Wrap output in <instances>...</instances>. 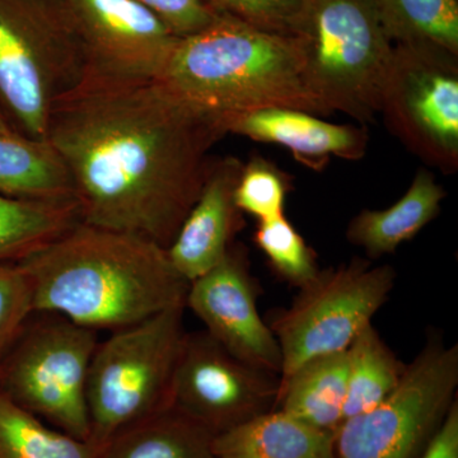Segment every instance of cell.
I'll use <instances>...</instances> for the list:
<instances>
[{"mask_svg":"<svg viewBox=\"0 0 458 458\" xmlns=\"http://www.w3.org/2000/svg\"><path fill=\"white\" fill-rule=\"evenodd\" d=\"M225 135L221 117L165 81L86 75L54 107L45 140L69 172L81 221L167 249Z\"/></svg>","mask_w":458,"mask_h":458,"instance_id":"obj_1","label":"cell"},{"mask_svg":"<svg viewBox=\"0 0 458 458\" xmlns=\"http://www.w3.org/2000/svg\"><path fill=\"white\" fill-rule=\"evenodd\" d=\"M18 264L31 282L35 313H55L96 331L185 307L190 285L165 247L83 222Z\"/></svg>","mask_w":458,"mask_h":458,"instance_id":"obj_2","label":"cell"},{"mask_svg":"<svg viewBox=\"0 0 458 458\" xmlns=\"http://www.w3.org/2000/svg\"><path fill=\"white\" fill-rule=\"evenodd\" d=\"M162 81L222 120L267 107L328 114L310 89L302 38L267 31L227 14L181 38Z\"/></svg>","mask_w":458,"mask_h":458,"instance_id":"obj_3","label":"cell"},{"mask_svg":"<svg viewBox=\"0 0 458 458\" xmlns=\"http://www.w3.org/2000/svg\"><path fill=\"white\" fill-rule=\"evenodd\" d=\"M86 71L62 0H0V111L18 134L45 140L54 107Z\"/></svg>","mask_w":458,"mask_h":458,"instance_id":"obj_4","label":"cell"},{"mask_svg":"<svg viewBox=\"0 0 458 458\" xmlns=\"http://www.w3.org/2000/svg\"><path fill=\"white\" fill-rule=\"evenodd\" d=\"M185 310H165L98 343L87 386L89 441L104 447L114 434L171 406Z\"/></svg>","mask_w":458,"mask_h":458,"instance_id":"obj_5","label":"cell"},{"mask_svg":"<svg viewBox=\"0 0 458 458\" xmlns=\"http://www.w3.org/2000/svg\"><path fill=\"white\" fill-rule=\"evenodd\" d=\"M98 343V331L33 313L0 360V391L51 427L89 441L87 386Z\"/></svg>","mask_w":458,"mask_h":458,"instance_id":"obj_6","label":"cell"},{"mask_svg":"<svg viewBox=\"0 0 458 458\" xmlns=\"http://www.w3.org/2000/svg\"><path fill=\"white\" fill-rule=\"evenodd\" d=\"M303 40L310 89L327 113L375 122L394 47L375 0H311Z\"/></svg>","mask_w":458,"mask_h":458,"instance_id":"obj_7","label":"cell"},{"mask_svg":"<svg viewBox=\"0 0 458 458\" xmlns=\"http://www.w3.org/2000/svg\"><path fill=\"white\" fill-rule=\"evenodd\" d=\"M458 346L430 335L400 384L375 408L344 421L336 458H418L457 400Z\"/></svg>","mask_w":458,"mask_h":458,"instance_id":"obj_8","label":"cell"},{"mask_svg":"<svg viewBox=\"0 0 458 458\" xmlns=\"http://www.w3.org/2000/svg\"><path fill=\"white\" fill-rule=\"evenodd\" d=\"M394 283L393 267H372L363 259L319 270L311 283L300 288L288 309L279 310L267 322L282 352L280 377L313 358L346 351L372 324Z\"/></svg>","mask_w":458,"mask_h":458,"instance_id":"obj_9","label":"cell"},{"mask_svg":"<svg viewBox=\"0 0 458 458\" xmlns=\"http://www.w3.org/2000/svg\"><path fill=\"white\" fill-rule=\"evenodd\" d=\"M378 114L401 143L445 174L458 168V55L433 45H394Z\"/></svg>","mask_w":458,"mask_h":458,"instance_id":"obj_10","label":"cell"},{"mask_svg":"<svg viewBox=\"0 0 458 458\" xmlns=\"http://www.w3.org/2000/svg\"><path fill=\"white\" fill-rule=\"evenodd\" d=\"M280 376L238 360L207 331L186 333L170 405L214 437L276 409Z\"/></svg>","mask_w":458,"mask_h":458,"instance_id":"obj_11","label":"cell"},{"mask_svg":"<svg viewBox=\"0 0 458 458\" xmlns=\"http://www.w3.org/2000/svg\"><path fill=\"white\" fill-rule=\"evenodd\" d=\"M62 2L82 47L86 75L164 80L181 38L153 12L135 0Z\"/></svg>","mask_w":458,"mask_h":458,"instance_id":"obj_12","label":"cell"},{"mask_svg":"<svg viewBox=\"0 0 458 458\" xmlns=\"http://www.w3.org/2000/svg\"><path fill=\"white\" fill-rule=\"evenodd\" d=\"M259 294L246 249L233 243L213 269L190 282L185 307L238 360L280 376L282 352L258 311Z\"/></svg>","mask_w":458,"mask_h":458,"instance_id":"obj_13","label":"cell"},{"mask_svg":"<svg viewBox=\"0 0 458 458\" xmlns=\"http://www.w3.org/2000/svg\"><path fill=\"white\" fill-rule=\"evenodd\" d=\"M243 164L236 157L213 158L200 194L167 247L174 269L192 282L227 255L245 227L234 191Z\"/></svg>","mask_w":458,"mask_h":458,"instance_id":"obj_14","label":"cell"},{"mask_svg":"<svg viewBox=\"0 0 458 458\" xmlns=\"http://www.w3.org/2000/svg\"><path fill=\"white\" fill-rule=\"evenodd\" d=\"M223 123L227 134L278 144L291 150L301 164L318 171L331 157L360 159L369 144L364 126L336 125L295 108H260L225 117Z\"/></svg>","mask_w":458,"mask_h":458,"instance_id":"obj_15","label":"cell"},{"mask_svg":"<svg viewBox=\"0 0 458 458\" xmlns=\"http://www.w3.org/2000/svg\"><path fill=\"white\" fill-rule=\"evenodd\" d=\"M445 197V191L432 172L420 168L396 203L387 209H364L357 214L349 223L346 238L370 259L394 254L437 218Z\"/></svg>","mask_w":458,"mask_h":458,"instance_id":"obj_16","label":"cell"},{"mask_svg":"<svg viewBox=\"0 0 458 458\" xmlns=\"http://www.w3.org/2000/svg\"><path fill=\"white\" fill-rule=\"evenodd\" d=\"M216 458H336L334 436L280 409L214 437Z\"/></svg>","mask_w":458,"mask_h":458,"instance_id":"obj_17","label":"cell"},{"mask_svg":"<svg viewBox=\"0 0 458 458\" xmlns=\"http://www.w3.org/2000/svg\"><path fill=\"white\" fill-rule=\"evenodd\" d=\"M348 349L306 361L280 377L276 409L334 436L344 423Z\"/></svg>","mask_w":458,"mask_h":458,"instance_id":"obj_18","label":"cell"},{"mask_svg":"<svg viewBox=\"0 0 458 458\" xmlns=\"http://www.w3.org/2000/svg\"><path fill=\"white\" fill-rule=\"evenodd\" d=\"M213 441L212 433L168 406L114 434L101 458H216Z\"/></svg>","mask_w":458,"mask_h":458,"instance_id":"obj_19","label":"cell"},{"mask_svg":"<svg viewBox=\"0 0 458 458\" xmlns=\"http://www.w3.org/2000/svg\"><path fill=\"white\" fill-rule=\"evenodd\" d=\"M0 194L33 200L74 199L64 162L47 140L0 134Z\"/></svg>","mask_w":458,"mask_h":458,"instance_id":"obj_20","label":"cell"},{"mask_svg":"<svg viewBox=\"0 0 458 458\" xmlns=\"http://www.w3.org/2000/svg\"><path fill=\"white\" fill-rule=\"evenodd\" d=\"M80 222L74 199L33 200L0 194V262L26 260Z\"/></svg>","mask_w":458,"mask_h":458,"instance_id":"obj_21","label":"cell"},{"mask_svg":"<svg viewBox=\"0 0 458 458\" xmlns=\"http://www.w3.org/2000/svg\"><path fill=\"white\" fill-rule=\"evenodd\" d=\"M408 364L401 361L372 324L348 348V385L344 421L369 411L400 384Z\"/></svg>","mask_w":458,"mask_h":458,"instance_id":"obj_22","label":"cell"},{"mask_svg":"<svg viewBox=\"0 0 458 458\" xmlns=\"http://www.w3.org/2000/svg\"><path fill=\"white\" fill-rule=\"evenodd\" d=\"M102 445L74 438L0 391V458H101Z\"/></svg>","mask_w":458,"mask_h":458,"instance_id":"obj_23","label":"cell"},{"mask_svg":"<svg viewBox=\"0 0 458 458\" xmlns=\"http://www.w3.org/2000/svg\"><path fill=\"white\" fill-rule=\"evenodd\" d=\"M394 45L424 44L458 55L457 0H375Z\"/></svg>","mask_w":458,"mask_h":458,"instance_id":"obj_24","label":"cell"},{"mask_svg":"<svg viewBox=\"0 0 458 458\" xmlns=\"http://www.w3.org/2000/svg\"><path fill=\"white\" fill-rule=\"evenodd\" d=\"M254 242L267 258L274 274L294 288L309 284L321 270L315 250L284 214L259 222Z\"/></svg>","mask_w":458,"mask_h":458,"instance_id":"obj_25","label":"cell"},{"mask_svg":"<svg viewBox=\"0 0 458 458\" xmlns=\"http://www.w3.org/2000/svg\"><path fill=\"white\" fill-rule=\"evenodd\" d=\"M214 11L261 30L304 38L311 0H203Z\"/></svg>","mask_w":458,"mask_h":458,"instance_id":"obj_26","label":"cell"},{"mask_svg":"<svg viewBox=\"0 0 458 458\" xmlns=\"http://www.w3.org/2000/svg\"><path fill=\"white\" fill-rule=\"evenodd\" d=\"M289 190L288 176L261 157H255L249 164H243L234 200L243 214L255 216L259 222L267 221L284 214Z\"/></svg>","mask_w":458,"mask_h":458,"instance_id":"obj_27","label":"cell"},{"mask_svg":"<svg viewBox=\"0 0 458 458\" xmlns=\"http://www.w3.org/2000/svg\"><path fill=\"white\" fill-rule=\"evenodd\" d=\"M35 313L31 282L20 264L0 262V360Z\"/></svg>","mask_w":458,"mask_h":458,"instance_id":"obj_28","label":"cell"},{"mask_svg":"<svg viewBox=\"0 0 458 458\" xmlns=\"http://www.w3.org/2000/svg\"><path fill=\"white\" fill-rule=\"evenodd\" d=\"M161 18L179 38L194 35L214 22L219 16L203 0H135Z\"/></svg>","mask_w":458,"mask_h":458,"instance_id":"obj_29","label":"cell"},{"mask_svg":"<svg viewBox=\"0 0 458 458\" xmlns=\"http://www.w3.org/2000/svg\"><path fill=\"white\" fill-rule=\"evenodd\" d=\"M418 458H458V400L426 450Z\"/></svg>","mask_w":458,"mask_h":458,"instance_id":"obj_30","label":"cell"},{"mask_svg":"<svg viewBox=\"0 0 458 458\" xmlns=\"http://www.w3.org/2000/svg\"><path fill=\"white\" fill-rule=\"evenodd\" d=\"M13 132H16V131L12 128L4 114L0 111V134H13Z\"/></svg>","mask_w":458,"mask_h":458,"instance_id":"obj_31","label":"cell"}]
</instances>
